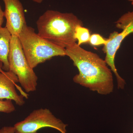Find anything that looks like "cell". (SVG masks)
<instances>
[{"label": "cell", "instance_id": "1", "mask_svg": "<svg viewBox=\"0 0 133 133\" xmlns=\"http://www.w3.org/2000/svg\"><path fill=\"white\" fill-rule=\"evenodd\" d=\"M65 50L66 56L78 70V74L73 77L74 83L100 95H109L113 92V72L105 59L76 43Z\"/></svg>", "mask_w": 133, "mask_h": 133}, {"label": "cell", "instance_id": "2", "mask_svg": "<svg viewBox=\"0 0 133 133\" xmlns=\"http://www.w3.org/2000/svg\"><path fill=\"white\" fill-rule=\"evenodd\" d=\"M38 35L53 44L65 49L76 43L75 31L83 22L72 13L45 11L36 22Z\"/></svg>", "mask_w": 133, "mask_h": 133}, {"label": "cell", "instance_id": "3", "mask_svg": "<svg viewBox=\"0 0 133 133\" xmlns=\"http://www.w3.org/2000/svg\"><path fill=\"white\" fill-rule=\"evenodd\" d=\"M18 37L27 61L32 69L52 57L66 56L65 49L41 37L33 28L27 24L23 28Z\"/></svg>", "mask_w": 133, "mask_h": 133}, {"label": "cell", "instance_id": "4", "mask_svg": "<svg viewBox=\"0 0 133 133\" xmlns=\"http://www.w3.org/2000/svg\"><path fill=\"white\" fill-rule=\"evenodd\" d=\"M8 59L9 70L17 76L19 82L25 92L35 91L38 77L27 61L18 37H11Z\"/></svg>", "mask_w": 133, "mask_h": 133}, {"label": "cell", "instance_id": "5", "mask_svg": "<svg viewBox=\"0 0 133 133\" xmlns=\"http://www.w3.org/2000/svg\"><path fill=\"white\" fill-rule=\"evenodd\" d=\"M117 28L121 29L120 33L114 31L110 34L108 42L104 45L102 51L106 54L105 61L116 77L118 89H123L126 82L117 71L115 63V56L122 41L133 33V11L124 14L115 23Z\"/></svg>", "mask_w": 133, "mask_h": 133}, {"label": "cell", "instance_id": "6", "mask_svg": "<svg viewBox=\"0 0 133 133\" xmlns=\"http://www.w3.org/2000/svg\"><path fill=\"white\" fill-rule=\"evenodd\" d=\"M67 124L57 118L49 109L41 108L31 112L22 121L14 126L15 133H37L41 129L50 128L61 133H66Z\"/></svg>", "mask_w": 133, "mask_h": 133}, {"label": "cell", "instance_id": "7", "mask_svg": "<svg viewBox=\"0 0 133 133\" xmlns=\"http://www.w3.org/2000/svg\"><path fill=\"white\" fill-rule=\"evenodd\" d=\"M5 4L6 28L12 36H19L26 24L23 6L19 0H2Z\"/></svg>", "mask_w": 133, "mask_h": 133}, {"label": "cell", "instance_id": "8", "mask_svg": "<svg viewBox=\"0 0 133 133\" xmlns=\"http://www.w3.org/2000/svg\"><path fill=\"white\" fill-rule=\"evenodd\" d=\"M18 82V78L13 72L0 71V99L11 100L20 106L23 105L25 97L22 94L19 95L17 92L16 88L18 89V87L16 83Z\"/></svg>", "mask_w": 133, "mask_h": 133}, {"label": "cell", "instance_id": "9", "mask_svg": "<svg viewBox=\"0 0 133 133\" xmlns=\"http://www.w3.org/2000/svg\"><path fill=\"white\" fill-rule=\"evenodd\" d=\"M11 35L6 27L0 28V62L3 64L2 69L5 71H9L8 58Z\"/></svg>", "mask_w": 133, "mask_h": 133}, {"label": "cell", "instance_id": "10", "mask_svg": "<svg viewBox=\"0 0 133 133\" xmlns=\"http://www.w3.org/2000/svg\"><path fill=\"white\" fill-rule=\"evenodd\" d=\"M90 30L82 26H79L76 28L75 31V37L77 44L80 46L81 44L88 42L90 37Z\"/></svg>", "mask_w": 133, "mask_h": 133}, {"label": "cell", "instance_id": "11", "mask_svg": "<svg viewBox=\"0 0 133 133\" xmlns=\"http://www.w3.org/2000/svg\"><path fill=\"white\" fill-rule=\"evenodd\" d=\"M15 108L13 104L12 100L0 99V112L10 113L14 111Z\"/></svg>", "mask_w": 133, "mask_h": 133}, {"label": "cell", "instance_id": "12", "mask_svg": "<svg viewBox=\"0 0 133 133\" xmlns=\"http://www.w3.org/2000/svg\"><path fill=\"white\" fill-rule=\"evenodd\" d=\"M108 38H104L98 34H94L90 36L88 42L93 46L105 45L108 42Z\"/></svg>", "mask_w": 133, "mask_h": 133}, {"label": "cell", "instance_id": "13", "mask_svg": "<svg viewBox=\"0 0 133 133\" xmlns=\"http://www.w3.org/2000/svg\"><path fill=\"white\" fill-rule=\"evenodd\" d=\"M0 133H15L14 127H4L0 129Z\"/></svg>", "mask_w": 133, "mask_h": 133}, {"label": "cell", "instance_id": "14", "mask_svg": "<svg viewBox=\"0 0 133 133\" xmlns=\"http://www.w3.org/2000/svg\"><path fill=\"white\" fill-rule=\"evenodd\" d=\"M4 12L2 9L0 5V28L2 27V24L4 21Z\"/></svg>", "mask_w": 133, "mask_h": 133}, {"label": "cell", "instance_id": "15", "mask_svg": "<svg viewBox=\"0 0 133 133\" xmlns=\"http://www.w3.org/2000/svg\"><path fill=\"white\" fill-rule=\"evenodd\" d=\"M34 2L37 3H41L43 2V0H32Z\"/></svg>", "mask_w": 133, "mask_h": 133}, {"label": "cell", "instance_id": "16", "mask_svg": "<svg viewBox=\"0 0 133 133\" xmlns=\"http://www.w3.org/2000/svg\"><path fill=\"white\" fill-rule=\"evenodd\" d=\"M3 66V64L2 63L0 62V71L2 72H4V71H3L2 69Z\"/></svg>", "mask_w": 133, "mask_h": 133}, {"label": "cell", "instance_id": "17", "mask_svg": "<svg viewBox=\"0 0 133 133\" xmlns=\"http://www.w3.org/2000/svg\"><path fill=\"white\" fill-rule=\"evenodd\" d=\"M128 1L130 2L131 3V4L133 5V0H127Z\"/></svg>", "mask_w": 133, "mask_h": 133}, {"label": "cell", "instance_id": "18", "mask_svg": "<svg viewBox=\"0 0 133 133\" xmlns=\"http://www.w3.org/2000/svg\"></svg>", "mask_w": 133, "mask_h": 133}]
</instances>
